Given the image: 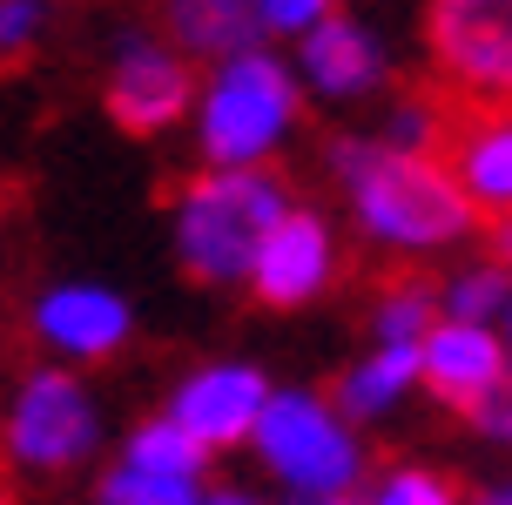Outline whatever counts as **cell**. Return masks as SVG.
<instances>
[{"instance_id": "cell-11", "label": "cell", "mask_w": 512, "mask_h": 505, "mask_svg": "<svg viewBox=\"0 0 512 505\" xmlns=\"http://www.w3.org/2000/svg\"><path fill=\"white\" fill-rule=\"evenodd\" d=\"M34 330L61 344L75 357H108L128 337V303L108 297V290H88V283H68V290H48L41 310H34Z\"/></svg>"}, {"instance_id": "cell-1", "label": "cell", "mask_w": 512, "mask_h": 505, "mask_svg": "<svg viewBox=\"0 0 512 505\" xmlns=\"http://www.w3.org/2000/svg\"><path fill=\"white\" fill-rule=\"evenodd\" d=\"M331 162L344 169L358 223L371 236H384V243L438 250V243H459L472 229V209L459 202V189L438 176L432 162H418V155L384 149V142H337Z\"/></svg>"}, {"instance_id": "cell-23", "label": "cell", "mask_w": 512, "mask_h": 505, "mask_svg": "<svg viewBox=\"0 0 512 505\" xmlns=\"http://www.w3.org/2000/svg\"><path fill=\"white\" fill-rule=\"evenodd\" d=\"M196 505H250V499H236V492H223V499H196Z\"/></svg>"}, {"instance_id": "cell-18", "label": "cell", "mask_w": 512, "mask_h": 505, "mask_svg": "<svg viewBox=\"0 0 512 505\" xmlns=\"http://www.w3.org/2000/svg\"><path fill=\"white\" fill-rule=\"evenodd\" d=\"M378 505H459V479L438 472H391L378 492Z\"/></svg>"}, {"instance_id": "cell-10", "label": "cell", "mask_w": 512, "mask_h": 505, "mask_svg": "<svg viewBox=\"0 0 512 505\" xmlns=\"http://www.w3.org/2000/svg\"><path fill=\"white\" fill-rule=\"evenodd\" d=\"M263 398H270V391H263V378H256L250 364H230V371H196V378L176 391L169 425H176L182 438H196L203 452H216V445L250 438Z\"/></svg>"}, {"instance_id": "cell-20", "label": "cell", "mask_w": 512, "mask_h": 505, "mask_svg": "<svg viewBox=\"0 0 512 505\" xmlns=\"http://www.w3.org/2000/svg\"><path fill=\"white\" fill-rule=\"evenodd\" d=\"M189 7H209L223 21H256V0H189Z\"/></svg>"}, {"instance_id": "cell-21", "label": "cell", "mask_w": 512, "mask_h": 505, "mask_svg": "<svg viewBox=\"0 0 512 505\" xmlns=\"http://www.w3.org/2000/svg\"><path fill=\"white\" fill-rule=\"evenodd\" d=\"M459 505H506V492H472V499H459Z\"/></svg>"}, {"instance_id": "cell-24", "label": "cell", "mask_w": 512, "mask_h": 505, "mask_svg": "<svg viewBox=\"0 0 512 505\" xmlns=\"http://www.w3.org/2000/svg\"><path fill=\"white\" fill-rule=\"evenodd\" d=\"M324 505H351V499H324Z\"/></svg>"}, {"instance_id": "cell-4", "label": "cell", "mask_w": 512, "mask_h": 505, "mask_svg": "<svg viewBox=\"0 0 512 505\" xmlns=\"http://www.w3.org/2000/svg\"><path fill=\"white\" fill-rule=\"evenodd\" d=\"M425 48L438 81L472 95L512 88V0H425Z\"/></svg>"}, {"instance_id": "cell-6", "label": "cell", "mask_w": 512, "mask_h": 505, "mask_svg": "<svg viewBox=\"0 0 512 505\" xmlns=\"http://www.w3.org/2000/svg\"><path fill=\"white\" fill-rule=\"evenodd\" d=\"M95 445V404L68 371H34L14 398V418L0 431V458L34 465V472H68Z\"/></svg>"}, {"instance_id": "cell-13", "label": "cell", "mask_w": 512, "mask_h": 505, "mask_svg": "<svg viewBox=\"0 0 512 505\" xmlns=\"http://www.w3.org/2000/svg\"><path fill=\"white\" fill-rule=\"evenodd\" d=\"M411 378H418V344H384L371 364H358L337 384V404H344V418H378Z\"/></svg>"}, {"instance_id": "cell-9", "label": "cell", "mask_w": 512, "mask_h": 505, "mask_svg": "<svg viewBox=\"0 0 512 505\" xmlns=\"http://www.w3.org/2000/svg\"><path fill=\"white\" fill-rule=\"evenodd\" d=\"M331 270H337L331 229L317 223L310 209H283L250 256V283H256V303L263 310H297V303H310L331 283Z\"/></svg>"}, {"instance_id": "cell-22", "label": "cell", "mask_w": 512, "mask_h": 505, "mask_svg": "<svg viewBox=\"0 0 512 505\" xmlns=\"http://www.w3.org/2000/svg\"><path fill=\"white\" fill-rule=\"evenodd\" d=\"M0 505H14V485H7V465H0Z\"/></svg>"}, {"instance_id": "cell-14", "label": "cell", "mask_w": 512, "mask_h": 505, "mask_svg": "<svg viewBox=\"0 0 512 505\" xmlns=\"http://www.w3.org/2000/svg\"><path fill=\"white\" fill-rule=\"evenodd\" d=\"M203 445L196 438H182L169 418H142L135 438H128V458L122 465H142V472H169V479H196L203 472Z\"/></svg>"}, {"instance_id": "cell-2", "label": "cell", "mask_w": 512, "mask_h": 505, "mask_svg": "<svg viewBox=\"0 0 512 505\" xmlns=\"http://www.w3.org/2000/svg\"><path fill=\"white\" fill-rule=\"evenodd\" d=\"M283 209V182L256 169H209L176 189V256L189 283H230L250 277L256 243L270 236Z\"/></svg>"}, {"instance_id": "cell-12", "label": "cell", "mask_w": 512, "mask_h": 505, "mask_svg": "<svg viewBox=\"0 0 512 505\" xmlns=\"http://www.w3.org/2000/svg\"><path fill=\"white\" fill-rule=\"evenodd\" d=\"M304 61H310V81H317L324 95H364V88L384 75L378 41H371L358 21H344V14H324V21L310 27Z\"/></svg>"}, {"instance_id": "cell-19", "label": "cell", "mask_w": 512, "mask_h": 505, "mask_svg": "<svg viewBox=\"0 0 512 505\" xmlns=\"http://www.w3.org/2000/svg\"><path fill=\"white\" fill-rule=\"evenodd\" d=\"M324 14H337V0H256V27H317Z\"/></svg>"}, {"instance_id": "cell-3", "label": "cell", "mask_w": 512, "mask_h": 505, "mask_svg": "<svg viewBox=\"0 0 512 505\" xmlns=\"http://www.w3.org/2000/svg\"><path fill=\"white\" fill-rule=\"evenodd\" d=\"M297 115V95H290V75L263 54H236L230 68L209 88V115H203V155L216 169H243L277 142V128Z\"/></svg>"}, {"instance_id": "cell-5", "label": "cell", "mask_w": 512, "mask_h": 505, "mask_svg": "<svg viewBox=\"0 0 512 505\" xmlns=\"http://www.w3.org/2000/svg\"><path fill=\"white\" fill-rule=\"evenodd\" d=\"M256 438H263L270 472H283V479L304 485V492H344V485L358 479V445L344 438V425L317 398H297V391L263 398Z\"/></svg>"}, {"instance_id": "cell-16", "label": "cell", "mask_w": 512, "mask_h": 505, "mask_svg": "<svg viewBox=\"0 0 512 505\" xmlns=\"http://www.w3.org/2000/svg\"><path fill=\"white\" fill-rule=\"evenodd\" d=\"M438 310H452V324H479V330H486V317H499V310H506V263L465 270V277L438 297Z\"/></svg>"}, {"instance_id": "cell-7", "label": "cell", "mask_w": 512, "mask_h": 505, "mask_svg": "<svg viewBox=\"0 0 512 505\" xmlns=\"http://www.w3.org/2000/svg\"><path fill=\"white\" fill-rule=\"evenodd\" d=\"M418 378L479 431H506V344L479 324H432L418 344Z\"/></svg>"}, {"instance_id": "cell-8", "label": "cell", "mask_w": 512, "mask_h": 505, "mask_svg": "<svg viewBox=\"0 0 512 505\" xmlns=\"http://www.w3.org/2000/svg\"><path fill=\"white\" fill-rule=\"evenodd\" d=\"M189 95H196V61L182 48H128L102 88V108L122 135H162L182 122Z\"/></svg>"}, {"instance_id": "cell-17", "label": "cell", "mask_w": 512, "mask_h": 505, "mask_svg": "<svg viewBox=\"0 0 512 505\" xmlns=\"http://www.w3.org/2000/svg\"><path fill=\"white\" fill-rule=\"evenodd\" d=\"M48 27V0H0V68H27Z\"/></svg>"}, {"instance_id": "cell-15", "label": "cell", "mask_w": 512, "mask_h": 505, "mask_svg": "<svg viewBox=\"0 0 512 505\" xmlns=\"http://www.w3.org/2000/svg\"><path fill=\"white\" fill-rule=\"evenodd\" d=\"M102 505H196V479H169V472L115 465V472L102 479Z\"/></svg>"}]
</instances>
